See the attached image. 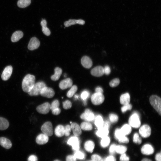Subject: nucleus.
<instances>
[{"mask_svg": "<svg viewBox=\"0 0 161 161\" xmlns=\"http://www.w3.org/2000/svg\"><path fill=\"white\" fill-rule=\"evenodd\" d=\"M91 158L93 161H103V159L99 155L94 154L91 157Z\"/></svg>", "mask_w": 161, "mask_h": 161, "instance_id": "obj_45", "label": "nucleus"}, {"mask_svg": "<svg viewBox=\"0 0 161 161\" xmlns=\"http://www.w3.org/2000/svg\"><path fill=\"white\" fill-rule=\"evenodd\" d=\"M61 110L59 108H56L52 111V114L55 115L59 114L61 112Z\"/></svg>", "mask_w": 161, "mask_h": 161, "instance_id": "obj_55", "label": "nucleus"}, {"mask_svg": "<svg viewBox=\"0 0 161 161\" xmlns=\"http://www.w3.org/2000/svg\"><path fill=\"white\" fill-rule=\"evenodd\" d=\"M64 128V134L66 136L69 135L72 128L70 126L66 125Z\"/></svg>", "mask_w": 161, "mask_h": 161, "instance_id": "obj_44", "label": "nucleus"}, {"mask_svg": "<svg viewBox=\"0 0 161 161\" xmlns=\"http://www.w3.org/2000/svg\"><path fill=\"white\" fill-rule=\"evenodd\" d=\"M91 73L92 75L95 76H101L104 74L103 68L101 66H96L91 70Z\"/></svg>", "mask_w": 161, "mask_h": 161, "instance_id": "obj_16", "label": "nucleus"}, {"mask_svg": "<svg viewBox=\"0 0 161 161\" xmlns=\"http://www.w3.org/2000/svg\"><path fill=\"white\" fill-rule=\"evenodd\" d=\"M120 143H127L129 142L128 138L125 136H124L118 140Z\"/></svg>", "mask_w": 161, "mask_h": 161, "instance_id": "obj_50", "label": "nucleus"}, {"mask_svg": "<svg viewBox=\"0 0 161 161\" xmlns=\"http://www.w3.org/2000/svg\"><path fill=\"white\" fill-rule=\"evenodd\" d=\"M103 119L101 116L98 115L96 117L95 123L98 129L103 126Z\"/></svg>", "mask_w": 161, "mask_h": 161, "instance_id": "obj_31", "label": "nucleus"}, {"mask_svg": "<svg viewBox=\"0 0 161 161\" xmlns=\"http://www.w3.org/2000/svg\"><path fill=\"white\" fill-rule=\"evenodd\" d=\"M66 161H76V159L74 156L69 155L66 157Z\"/></svg>", "mask_w": 161, "mask_h": 161, "instance_id": "obj_54", "label": "nucleus"}, {"mask_svg": "<svg viewBox=\"0 0 161 161\" xmlns=\"http://www.w3.org/2000/svg\"><path fill=\"white\" fill-rule=\"evenodd\" d=\"M9 125V122L6 119L0 117V130L6 129L8 127Z\"/></svg>", "mask_w": 161, "mask_h": 161, "instance_id": "obj_27", "label": "nucleus"}, {"mask_svg": "<svg viewBox=\"0 0 161 161\" xmlns=\"http://www.w3.org/2000/svg\"><path fill=\"white\" fill-rule=\"evenodd\" d=\"M23 36V33L21 31H17L12 34L11 38V41L15 42L18 41Z\"/></svg>", "mask_w": 161, "mask_h": 161, "instance_id": "obj_22", "label": "nucleus"}, {"mask_svg": "<svg viewBox=\"0 0 161 161\" xmlns=\"http://www.w3.org/2000/svg\"><path fill=\"white\" fill-rule=\"evenodd\" d=\"M77 24V20L70 19L68 21H65L64 23V25L66 27H68L71 25Z\"/></svg>", "mask_w": 161, "mask_h": 161, "instance_id": "obj_42", "label": "nucleus"}, {"mask_svg": "<svg viewBox=\"0 0 161 161\" xmlns=\"http://www.w3.org/2000/svg\"><path fill=\"white\" fill-rule=\"evenodd\" d=\"M84 147L87 151L92 153L93 152L95 144L92 141L88 140L85 143Z\"/></svg>", "mask_w": 161, "mask_h": 161, "instance_id": "obj_26", "label": "nucleus"}, {"mask_svg": "<svg viewBox=\"0 0 161 161\" xmlns=\"http://www.w3.org/2000/svg\"><path fill=\"white\" fill-rule=\"evenodd\" d=\"M133 141L136 143L140 144L142 142V139L137 133H135L133 137Z\"/></svg>", "mask_w": 161, "mask_h": 161, "instance_id": "obj_36", "label": "nucleus"}, {"mask_svg": "<svg viewBox=\"0 0 161 161\" xmlns=\"http://www.w3.org/2000/svg\"><path fill=\"white\" fill-rule=\"evenodd\" d=\"M81 128L84 130L89 131L91 130L92 129V126L91 124L89 122H83L80 125Z\"/></svg>", "mask_w": 161, "mask_h": 161, "instance_id": "obj_30", "label": "nucleus"}, {"mask_svg": "<svg viewBox=\"0 0 161 161\" xmlns=\"http://www.w3.org/2000/svg\"><path fill=\"white\" fill-rule=\"evenodd\" d=\"M155 159L157 161H161V153H158L155 156Z\"/></svg>", "mask_w": 161, "mask_h": 161, "instance_id": "obj_58", "label": "nucleus"}, {"mask_svg": "<svg viewBox=\"0 0 161 161\" xmlns=\"http://www.w3.org/2000/svg\"><path fill=\"white\" fill-rule=\"evenodd\" d=\"M55 135L59 137L63 136L64 134V128L62 125H58L55 128Z\"/></svg>", "mask_w": 161, "mask_h": 161, "instance_id": "obj_25", "label": "nucleus"}, {"mask_svg": "<svg viewBox=\"0 0 161 161\" xmlns=\"http://www.w3.org/2000/svg\"><path fill=\"white\" fill-rule=\"evenodd\" d=\"M96 92L102 93L103 92V90L99 86H98L95 89Z\"/></svg>", "mask_w": 161, "mask_h": 161, "instance_id": "obj_57", "label": "nucleus"}, {"mask_svg": "<svg viewBox=\"0 0 161 161\" xmlns=\"http://www.w3.org/2000/svg\"><path fill=\"white\" fill-rule=\"evenodd\" d=\"M47 21L45 19H43L41 21V25L42 27L46 26H47Z\"/></svg>", "mask_w": 161, "mask_h": 161, "instance_id": "obj_59", "label": "nucleus"}, {"mask_svg": "<svg viewBox=\"0 0 161 161\" xmlns=\"http://www.w3.org/2000/svg\"><path fill=\"white\" fill-rule=\"evenodd\" d=\"M120 129L123 134L125 136L130 134L131 131V126L127 124L124 125Z\"/></svg>", "mask_w": 161, "mask_h": 161, "instance_id": "obj_29", "label": "nucleus"}, {"mask_svg": "<svg viewBox=\"0 0 161 161\" xmlns=\"http://www.w3.org/2000/svg\"><path fill=\"white\" fill-rule=\"evenodd\" d=\"M129 157L125 153L122 154L120 158V161H129Z\"/></svg>", "mask_w": 161, "mask_h": 161, "instance_id": "obj_49", "label": "nucleus"}, {"mask_svg": "<svg viewBox=\"0 0 161 161\" xmlns=\"http://www.w3.org/2000/svg\"><path fill=\"white\" fill-rule=\"evenodd\" d=\"M40 42L38 39L35 37L32 38L28 44V48L30 50L37 49L39 46Z\"/></svg>", "mask_w": 161, "mask_h": 161, "instance_id": "obj_12", "label": "nucleus"}, {"mask_svg": "<svg viewBox=\"0 0 161 161\" xmlns=\"http://www.w3.org/2000/svg\"><path fill=\"white\" fill-rule=\"evenodd\" d=\"M40 94L43 97L51 98L54 96L55 92L52 88L46 86L42 89Z\"/></svg>", "mask_w": 161, "mask_h": 161, "instance_id": "obj_10", "label": "nucleus"}, {"mask_svg": "<svg viewBox=\"0 0 161 161\" xmlns=\"http://www.w3.org/2000/svg\"><path fill=\"white\" fill-rule=\"evenodd\" d=\"M120 82V81L119 79L115 78L110 82L109 85L111 87H115L119 84Z\"/></svg>", "mask_w": 161, "mask_h": 161, "instance_id": "obj_40", "label": "nucleus"}, {"mask_svg": "<svg viewBox=\"0 0 161 161\" xmlns=\"http://www.w3.org/2000/svg\"><path fill=\"white\" fill-rule=\"evenodd\" d=\"M80 118L86 121H90L94 120L95 116L93 113L89 109H86L84 112L80 116Z\"/></svg>", "mask_w": 161, "mask_h": 161, "instance_id": "obj_9", "label": "nucleus"}, {"mask_svg": "<svg viewBox=\"0 0 161 161\" xmlns=\"http://www.w3.org/2000/svg\"><path fill=\"white\" fill-rule=\"evenodd\" d=\"M105 161H116L115 158L112 155L108 156L104 159Z\"/></svg>", "mask_w": 161, "mask_h": 161, "instance_id": "obj_53", "label": "nucleus"}, {"mask_svg": "<svg viewBox=\"0 0 161 161\" xmlns=\"http://www.w3.org/2000/svg\"><path fill=\"white\" fill-rule=\"evenodd\" d=\"M116 145L113 144L110 146L109 148V152L111 154H114L116 152Z\"/></svg>", "mask_w": 161, "mask_h": 161, "instance_id": "obj_48", "label": "nucleus"}, {"mask_svg": "<svg viewBox=\"0 0 161 161\" xmlns=\"http://www.w3.org/2000/svg\"><path fill=\"white\" fill-rule=\"evenodd\" d=\"M129 125L133 127L137 128L140 125V122L138 114L136 113L133 114L129 120Z\"/></svg>", "mask_w": 161, "mask_h": 161, "instance_id": "obj_4", "label": "nucleus"}, {"mask_svg": "<svg viewBox=\"0 0 161 161\" xmlns=\"http://www.w3.org/2000/svg\"><path fill=\"white\" fill-rule=\"evenodd\" d=\"M35 78L34 75L28 74L24 78L22 84L23 91L28 93L32 89L35 83Z\"/></svg>", "mask_w": 161, "mask_h": 161, "instance_id": "obj_1", "label": "nucleus"}, {"mask_svg": "<svg viewBox=\"0 0 161 161\" xmlns=\"http://www.w3.org/2000/svg\"><path fill=\"white\" fill-rule=\"evenodd\" d=\"M13 71V68L11 66H6L3 70L1 76L2 79L4 80H8L10 77Z\"/></svg>", "mask_w": 161, "mask_h": 161, "instance_id": "obj_13", "label": "nucleus"}, {"mask_svg": "<svg viewBox=\"0 0 161 161\" xmlns=\"http://www.w3.org/2000/svg\"><path fill=\"white\" fill-rule=\"evenodd\" d=\"M28 161H37V157L35 155H31L28 158Z\"/></svg>", "mask_w": 161, "mask_h": 161, "instance_id": "obj_52", "label": "nucleus"}, {"mask_svg": "<svg viewBox=\"0 0 161 161\" xmlns=\"http://www.w3.org/2000/svg\"><path fill=\"white\" fill-rule=\"evenodd\" d=\"M89 95V93L88 91H84L81 94V97L83 100H85L88 97Z\"/></svg>", "mask_w": 161, "mask_h": 161, "instance_id": "obj_46", "label": "nucleus"}, {"mask_svg": "<svg viewBox=\"0 0 161 161\" xmlns=\"http://www.w3.org/2000/svg\"><path fill=\"white\" fill-rule=\"evenodd\" d=\"M74 156L76 159L80 160H83L85 157L84 153L79 150L75 151Z\"/></svg>", "mask_w": 161, "mask_h": 161, "instance_id": "obj_35", "label": "nucleus"}, {"mask_svg": "<svg viewBox=\"0 0 161 161\" xmlns=\"http://www.w3.org/2000/svg\"><path fill=\"white\" fill-rule=\"evenodd\" d=\"M110 126V123L109 121L106 120L103 122V127L109 129Z\"/></svg>", "mask_w": 161, "mask_h": 161, "instance_id": "obj_56", "label": "nucleus"}, {"mask_svg": "<svg viewBox=\"0 0 161 161\" xmlns=\"http://www.w3.org/2000/svg\"><path fill=\"white\" fill-rule=\"evenodd\" d=\"M0 144L2 146L7 149L11 148L12 145L11 141L7 138L3 137H0Z\"/></svg>", "mask_w": 161, "mask_h": 161, "instance_id": "obj_19", "label": "nucleus"}, {"mask_svg": "<svg viewBox=\"0 0 161 161\" xmlns=\"http://www.w3.org/2000/svg\"><path fill=\"white\" fill-rule=\"evenodd\" d=\"M31 2V0H19L17 4L19 7L24 8L29 5Z\"/></svg>", "mask_w": 161, "mask_h": 161, "instance_id": "obj_28", "label": "nucleus"}, {"mask_svg": "<svg viewBox=\"0 0 161 161\" xmlns=\"http://www.w3.org/2000/svg\"><path fill=\"white\" fill-rule=\"evenodd\" d=\"M78 89V87L76 85L72 86L70 89L68 91L67 93V96L68 97H71L76 92Z\"/></svg>", "mask_w": 161, "mask_h": 161, "instance_id": "obj_34", "label": "nucleus"}, {"mask_svg": "<svg viewBox=\"0 0 161 161\" xmlns=\"http://www.w3.org/2000/svg\"><path fill=\"white\" fill-rule=\"evenodd\" d=\"M67 143L72 146V149L75 151L79 150L80 148V141L76 136L72 137L69 138Z\"/></svg>", "mask_w": 161, "mask_h": 161, "instance_id": "obj_7", "label": "nucleus"}, {"mask_svg": "<svg viewBox=\"0 0 161 161\" xmlns=\"http://www.w3.org/2000/svg\"><path fill=\"white\" fill-rule=\"evenodd\" d=\"M54 161H60L59 160H55Z\"/></svg>", "mask_w": 161, "mask_h": 161, "instance_id": "obj_63", "label": "nucleus"}, {"mask_svg": "<svg viewBox=\"0 0 161 161\" xmlns=\"http://www.w3.org/2000/svg\"><path fill=\"white\" fill-rule=\"evenodd\" d=\"M150 102L155 109L160 115L161 114V99L156 95H152L149 98Z\"/></svg>", "mask_w": 161, "mask_h": 161, "instance_id": "obj_2", "label": "nucleus"}, {"mask_svg": "<svg viewBox=\"0 0 161 161\" xmlns=\"http://www.w3.org/2000/svg\"><path fill=\"white\" fill-rule=\"evenodd\" d=\"M49 140L48 136L44 134H41L36 137V142L39 145H43L47 143Z\"/></svg>", "mask_w": 161, "mask_h": 161, "instance_id": "obj_17", "label": "nucleus"}, {"mask_svg": "<svg viewBox=\"0 0 161 161\" xmlns=\"http://www.w3.org/2000/svg\"><path fill=\"white\" fill-rule=\"evenodd\" d=\"M46 86H47L46 85L44 82H38L34 84L32 89L28 93L31 96H37L40 94L42 89Z\"/></svg>", "mask_w": 161, "mask_h": 161, "instance_id": "obj_3", "label": "nucleus"}, {"mask_svg": "<svg viewBox=\"0 0 161 161\" xmlns=\"http://www.w3.org/2000/svg\"><path fill=\"white\" fill-rule=\"evenodd\" d=\"M59 101L57 100H55L53 101L50 105V109L52 111L56 108H59Z\"/></svg>", "mask_w": 161, "mask_h": 161, "instance_id": "obj_39", "label": "nucleus"}, {"mask_svg": "<svg viewBox=\"0 0 161 161\" xmlns=\"http://www.w3.org/2000/svg\"><path fill=\"white\" fill-rule=\"evenodd\" d=\"M72 106V103L69 100H66L63 102V107L64 109H69Z\"/></svg>", "mask_w": 161, "mask_h": 161, "instance_id": "obj_41", "label": "nucleus"}, {"mask_svg": "<svg viewBox=\"0 0 161 161\" xmlns=\"http://www.w3.org/2000/svg\"><path fill=\"white\" fill-rule=\"evenodd\" d=\"M132 108V105L129 103L124 105L121 108V110L122 112L124 113L128 110H131Z\"/></svg>", "mask_w": 161, "mask_h": 161, "instance_id": "obj_43", "label": "nucleus"}, {"mask_svg": "<svg viewBox=\"0 0 161 161\" xmlns=\"http://www.w3.org/2000/svg\"><path fill=\"white\" fill-rule=\"evenodd\" d=\"M91 100L94 105H98L103 103L104 100V97L102 93L96 92L92 95Z\"/></svg>", "mask_w": 161, "mask_h": 161, "instance_id": "obj_5", "label": "nucleus"}, {"mask_svg": "<svg viewBox=\"0 0 161 161\" xmlns=\"http://www.w3.org/2000/svg\"><path fill=\"white\" fill-rule=\"evenodd\" d=\"M109 118L110 121L112 123L117 122L118 120V116L117 115L113 113L109 114Z\"/></svg>", "mask_w": 161, "mask_h": 161, "instance_id": "obj_38", "label": "nucleus"}, {"mask_svg": "<svg viewBox=\"0 0 161 161\" xmlns=\"http://www.w3.org/2000/svg\"><path fill=\"white\" fill-rule=\"evenodd\" d=\"M104 73L106 75H109L111 72V69L110 67L106 66L103 68Z\"/></svg>", "mask_w": 161, "mask_h": 161, "instance_id": "obj_51", "label": "nucleus"}, {"mask_svg": "<svg viewBox=\"0 0 161 161\" xmlns=\"http://www.w3.org/2000/svg\"><path fill=\"white\" fill-rule=\"evenodd\" d=\"M50 105L48 102H45L38 106L36 110L39 113L46 114L49 112L50 109Z\"/></svg>", "mask_w": 161, "mask_h": 161, "instance_id": "obj_11", "label": "nucleus"}, {"mask_svg": "<svg viewBox=\"0 0 161 161\" xmlns=\"http://www.w3.org/2000/svg\"><path fill=\"white\" fill-rule=\"evenodd\" d=\"M130 95L128 93L122 95L120 98V103L124 105L129 104L130 101Z\"/></svg>", "mask_w": 161, "mask_h": 161, "instance_id": "obj_23", "label": "nucleus"}, {"mask_svg": "<svg viewBox=\"0 0 161 161\" xmlns=\"http://www.w3.org/2000/svg\"><path fill=\"white\" fill-rule=\"evenodd\" d=\"M85 23V21L82 19L77 20V23L81 25H83Z\"/></svg>", "mask_w": 161, "mask_h": 161, "instance_id": "obj_60", "label": "nucleus"}, {"mask_svg": "<svg viewBox=\"0 0 161 161\" xmlns=\"http://www.w3.org/2000/svg\"><path fill=\"white\" fill-rule=\"evenodd\" d=\"M74 134L76 136L80 135L82 133L81 130L79 125L76 123H72L71 126Z\"/></svg>", "mask_w": 161, "mask_h": 161, "instance_id": "obj_20", "label": "nucleus"}, {"mask_svg": "<svg viewBox=\"0 0 161 161\" xmlns=\"http://www.w3.org/2000/svg\"><path fill=\"white\" fill-rule=\"evenodd\" d=\"M124 136L125 135L123 134L120 129H117L115 130L114 132V136L116 139L118 140Z\"/></svg>", "mask_w": 161, "mask_h": 161, "instance_id": "obj_37", "label": "nucleus"}, {"mask_svg": "<svg viewBox=\"0 0 161 161\" xmlns=\"http://www.w3.org/2000/svg\"><path fill=\"white\" fill-rule=\"evenodd\" d=\"M42 30L44 34L49 36L50 34V31L46 26L42 27Z\"/></svg>", "mask_w": 161, "mask_h": 161, "instance_id": "obj_47", "label": "nucleus"}, {"mask_svg": "<svg viewBox=\"0 0 161 161\" xmlns=\"http://www.w3.org/2000/svg\"><path fill=\"white\" fill-rule=\"evenodd\" d=\"M41 130L43 134L48 136H51L53 133L52 126L51 123L48 121L44 123L41 126Z\"/></svg>", "mask_w": 161, "mask_h": 161, "instance_id": "obj_6", "label": "nucleus"}, {"mask_svg": "<svg viewBox=\"0 0 161 161\" xmlns=\"http://www.w3.org/2000/svg\"><path fill=\"white\" fill-rule=\"evenodd\" d=\"M109 133L108 129L102 126L96 132V135L102 138L107 136Z\"/></svg>", "mask_w": 161, "mask_h": 161, "instance_id": "obj_21", "label": "nucleus"}, {"mask_svg": "<svg viewBox=\"0 0 161 161\" xmlns=\"http://www.w3.org/2000/svg\"><path fill=\"white\" fill-rule=\"evenodd\" d=\"M141 161H151L150 160L147 158H144Z\"/></svg>", "mask_w": 161, "mask_h": 161, "instance_id": "obj_61", "label": "nucleus"}, {"mask_svg": "<svg viewBox=\"0 0 161 161\" xmlns=\"http://www.w3.org/2000/svg\"><path fill=\"white\" fill-rule=\"evenodd\" d=\"M141 151L143 154L146 155H149L152 154L154 153V149L150 145L146 144L142 146Z\"/></svg>", "mask_w": 161, "mask_h": 161, "instance_id": "obj_15", "label": "nucleus"}, {"mask_svg": "<svg viewBox=\"0 0 161 161\" xmlns=\"http://www.w3.org/2000/svg\"><path fill=\"white\" fill-rule=\"evenodd\" d=\"M55 73L51 77L52 80L56 81L58 80L62 73V69L59 67H56L54 69Z\"/></svg>", "mask_w": 161, "mask_h": 161, "instance_id": "obj_24", "label": "nucleus"}, {"mask_svg": "<svg viewBox=\"0 0 161 161\" xmlns=\"http://www.w3.org/2000/svg\"><path fill=\"white\" fill-rule=\"evenodd\" d=\"M127 150V148L123 145H117L116 146V152L120 154L124 153Z\"/></svg>", "mask_w": 161, "mask_h": 161, "instance_id": "obj_33", "label": "nucleus"}, {"mask_svg": "<svg viewBox=\"0 0 161 161\" xmlns=\"http://www.w3.org/2000/svg\"><path fill=\"white\" fill-rule=\"evenodd\" d=\"M81 62L82 65L86 68H90L92 65V62L91 59L86 56H84L82 58Z\"/></svg>", "mask_w": 161, "mask_h": 161, "instance_id": "obj_18", "label": "nucleus"}, {"mask_svg": "<svg viewBox=\"0 0 161 161\" xmlns=\"http://www.w3.org/2000/svg\"><path fill=\"white\" fill-rule=\"evenodd\" d=\"M75 95V98H78V95Z\"/></svg>", "mask_w": 161, "mask_h": 161, "instance_id": "obj_62", "label": "nucleus"}, {"mask_svg": "<svg viewBox=\"0 0 161 161\" xmlns=\"http://www.w3.org/2000/svg\"><path fill=\"white\" fill-rule=\"evenodd\" d=\"M151 129L148 125L145 124L142 126L139 130V133L140 135L143 137L146 138L151 135Z\"/></svg>", "mask_w": 161, "mask_h": 161, "instance_id": "obj_8", "label": "nucleus"}, {"mask_svg": "<svg viewBox=\"0 0 161 161\" xmlns=\"http://www.w3.org/2000/svg\"><path fill=\"white\" fill-rule=\"evenodd\" d=\"M110 142V139L107 136L102 138L100 141V145L102 147L105 148L109 145Z\"/></svg>", "mask_w": 161, "mask_h": 161, "instance_id": "obj_32", "label": "nucleus"}, {"mask_svg": "<svg viewBox=\"0 0 161 161\" xmlns=\"http://www.w3.org/2000/svg\"><path fill=\"white\" fill-rule=\"evenodd\" d=\"M72 85V81L69 78H66L61 80L59 84V87L62 89H65L71 87Z\"/></svg>", "mask_w": 161, "mask_h": 161, "instance_id": "obj_14", "label": "nucleus"}, {"mask_svg": "<svg viewBox=\"0 0 161 161\" xmlns=\"http://www.w3.org/2000/svg\"></svg>", "mask_w": 161, "mask_h": 161, "instance_id": "obj_64", "label": "nucleus"}]
</instances>
